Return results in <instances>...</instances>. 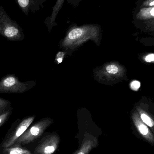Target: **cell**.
<instances>
[{"mask_svg":"<svg viewBox=\"0 0 154 154\" xmlns=\"http://www.w3.org/2000/svg\"><path fill=\"white\" fill-rule=\"evenodd\" d=\"M0 35L11 41H21L24 38L21 27L12 20L3 7L0 6Z\"/></svg>","mask_w":154,"mask_h":154,"instance_id":"obj_1","label":"cell"},{"mask_svg":"<svg viewBox=\"0 0 154 154\" xmlns=\"http://www.w3.org/2000/svg\"><path fill=\"white\" fill-rule=\"evenodd\" d=\"M35 118V116H30L22 119H16L12 124L1 143L0 147L2 148H7L14 144L17 139L29 128Z\"/></svg>","mask_w":154,"mask_h":154,"instance_id":"obj_2","label":"cell"},{"mask_svg":"<svg viewBox=\"0 0 154 154\" xmlns=\"http://www.w3.org/2000/svg\"><path fill=\"white\" fill-rule=\"evenodd\" d=\"M32 82H22L14 74H8L0 80V93H23L31 88Z\"/></svg>","mask_w":154,"mask_h":154,"instance_id":"obj_3","label":"cell"},{"mask_svg":"<svg viewBox=\"0 0 154 154\" xmlns=\"http://www.w3.org/2000/svg\"><path fill=\"white\" fill-rule=\"evenodd\" d=\"M51 122L48 120H41L28 128L17 139L14 144L25 145L37 140L43 134Z\"/></svg>","mask_w":154,"mask_h":154,"instance_id":"obj_4","label":"cell"},{"mask_svg":"<svg viewBox=\"0 0 154 154\" xmlns=\"http://www.w3.org/2000/svg\"><path fill=\"white\" fill-rule=\"evenodd\" d=\"M60 137L51 134L43 137L34 149V154H53L60 143Z\"/></svg>","mask_w":154,"mask_h":154,"instance_id":"obj_5","label":"cell"},{"mask_svg":"<svg viewBox=\"0 0 154 154\" xmlns=\"http://www.w3.org/2000/svg\"><path fill=\"white\" fill-rule=\"evenodd\" d=\"M65 1H66L68 3L71 5L75 7L79 6L80 3L82 0H57L56 4L53 6L52 9V12L48 17L45 19V24L48 26L49 29H52L53 26L57 25L56 19L60 10L63 7V4Z\"/></svg>","mask_w":154,"mask_h":154,"instance_id":"obj_6","label":"cell"},{"mask_svg":"<svg viewBox=\"0 0 154 154\" xmlns=\"http://www.w3.org/2000/svg\"><path fill=\"white\" fill-rule=\"evenodd\" d=\"M46 1L47 0H16L22 11L27 16L30 12L35 13L43 8Z\"/></svg>","mask_w":154,"mask_h":154,"instance_id":"obj_7","label":"cell"},{"mask_svg":"<svg viewBox=\"0 0 154 154\" xmlns=\"http://www.w3.org/2000/svg\"><path fill=\"white\" fill-rule=\"evenodd\" d=\"M99 145L97 137L89 134H85L80 148L73 154H88Z\"/></svg>","mask_w":154,"mask_h":154,"instance_id":"obj_8","label":"cell"},{"mask_svg":"<svg viewBox=\"0 0 154 154\" xmlns=\"http://www.w3.org/2000/svg\"><path fill=\"white\" fill-rule=\"evenodd\" d=\"M133 16L135 21L154 20V7L136 9L133 12Z\"/></svg>","mask_w":154,"mask_h":154,"instance_id":"obj_9","label":"cell"},{"mask_svg":"<svg viewBox=\"0 0 154 154\" xmlns=\"http://www.w3.org/2000/svg\"><path fill=\"white\" fill-rule=\"evenodd\" d=\"M134 121L137 128L142 136L147 140L151 144H154V136L151 133L147 126L144 124L143 121L140 120L137 117L134 118Z\"/></svg>","mask_w":154,"mask_h":154,"instance_id":"obj_10","label":"cell"},{"mask_svg":"<svg viewBox=\"0 0 154 154\" xmlns=\"http://www.w3.org/2000/svg\"><path fill=\"white\" fill-rule=\"evenodd\" d=\"M3 154H34L21 145L14 144L7 148H3Z\"/></svg>","mask_w":154,"mask_h":154,"instance_id":"obj_11","label":"cell"},{"mask_svg":"<svg viewBox=\"0 0 154 154\" xmlns=\"http://www.w3.org/2000/svg\"><path fill=\"white\" fill-rule=\"evenodd\" d=\"M136 22L137 23V24L141 25L140 28L144 31L154 33V20Z\"/></svg>","mask_w":154,"mask_h":154,"instance_id":"obj_12","label":"cell"},{"mask_svg":"<svg viewBox=\"0 0 154 154\" xmlns=\"http://www.w3.org/2000/svg\"><path fill=\"white\" fill-rule=\"evenodd\" d=\"M13 109V108L12 107L0 114V128L8 121L12 114Z\"/></svg>","mask_w":154,"mask_h":154,"instance_id":"obj_13","label":"cell"},{"mask_svg":"<svg viewBox=\"0 0 154 154\" xmlns=\"http://www.w3.org/2000/svg\"><path fill=\"white\" fill-rule=\"evenodd\" d=\"M136 9L154 7V0H140L137 2Z\"/></svg>","mask_w":154,"mask_h":154,"instance_id":"obj_14","label":"cell"},{"mask_svg":"<svg viewBox=\"0 0 154 154\" xmlns=\"http://www.w3.org/2000/svg\"><path fill=\"white\" fill-rule=\"evenodd\" d=\"M12 107L11 103L9 100L0 97V114Z\"/></svg>","mask_w":154,"mask_h":154,"instance_id":"obj_15","label":"cell"},{"mask_svg":"<svg viewBox=\"0 0 154 154\" xmlns=\"http://www.w3.org/2000/svg\"><path fill=\"white\" fill-rule=\"evenodd\" d=\"M141 118L143 122L146 125L151 128L154 126V121L152 119H151L149 116H147L146 114H144V113L141 114Z\"/></svg>","mask_w":154,"mask_h":154,"instance_id":"obj_16","label":"cell"},{"mask_svg":"<svg viewBox=\"0 0 154 154\" xmlns=\"http://www.w3.org/2000/svg\"><path fill=\"white\" fill-rule=\"evenodd\" d=\"M106 71L109 74H116L119 72V68L115 65H110L107 67Z\"/></svg>","mask_w":154,"mask_h":154,"instance_id":"obj_17","label":"cell"},{"mask_svg":"<svg viewBox=\"0 0 154 154\" xmlns=\"http://www.w3.org/2000/svg\"><path fill=\"white\" fill-rule=\"evenodd\" d=\"M140 86L141 85H140V82L137 81H134L131 84V88L134 90H137L139 89Z\"/></svg>","mask_w":154,"mask_h":154,"instance_id":"obj_18","label":"cell"},{"mask_svg":"<svg viewBox=\"0 0 154 154\" xmlns=\"http://www.w3.org/2000/svg\"><path fill=\"white\" fill-rule=\"evenodd\" d=\"M145 60L147 62H151L154 61V54H150L146 56Z\"/></svg>","mask_w":154,"mask_h":154,"instance_id":"obj_19","label":"cell"},{"mask_svg":"<svg viewBox=\"0 0 154 154\" xmlns=\"http://www.w3.org/2000/svg\"><path fill=\"white\" fill-rule=\"evenodd\" d=\"M57 60L59 63H61L62 61V58H58L57 59Z\"/></svg>","mask_w":154,"mask_h":154,"instance_id":"obj_20","label":"cell"}]
</instances>
